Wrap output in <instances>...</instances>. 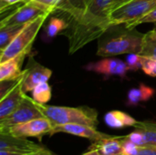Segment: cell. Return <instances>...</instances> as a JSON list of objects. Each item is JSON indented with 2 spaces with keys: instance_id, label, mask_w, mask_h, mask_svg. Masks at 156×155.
Wrapping results in <instances>:
<instances>
[{
  "instance_id": "obj_32",
  "label": "cell",
  "mask_w": 156,
  "mask_h": 155,
  "mask_svg": "<svg viewBox=\"0 0 156 155\" xmlns=\"http://www.w3.org/2000/svg\"><path fill=\"white\" fill-rule=\"evenodd\" d=\"M129 1H131V0H114L113 4H112V11L115 10L116 8L120 7L121 5H124L125 3H127Z\"/></svg>"
},
{
  "instance_id": "obj_21",
  "label": "cell",
  "mask_w": 156,
  "mask_h": 155,
  "mask_svg": "<svg viewBox=\"0 0 156 155\" xmlns=\"http://www.w3.org/2000/svg\"><path fill=\"white\" fill-rule=\"evenodd\" d=\"M51 96H52L51 87L49 86L48 81L39 83L32 90L33 100L39 104H47L50 100Z\"/></svg>"
},
{
  "instance_id": "obj_28",
  "label": "cell",
  "mask_w": 156,
  "mask_h": 155,
  "mask_svg": "<svg viewBox=\"0 0 156 155\" xmlns=\"http://www.w3.org/2000/svg\"><path fill=\"white\" fill-rule=\"evenodd\" d=\"M32 1H35V2L39 3V4H42V5H44L53 9L54 11H57L58 6L62 2V0H32Z\"/></svg>"
},
{
  "instance_id": "obj_1",
  "label": "cell",
  "mask_w": 156,
  "mask_h": 155,
  "mask_svg": "<svg viewBox=\"0 0 156 155\" xmlns=\"http://www.w3.org/2000/svg\"><path fill=\"white\" fill-rule=\"evenodd\" d=\"M114 0H91L84 14L69 21L63 33L69 39V54H74L84 46L99 39L110 27V16Z\"/></svg>"
},
{
  "instance_id": "obj_12",
  "label": "cell",
  "mask_w": 156,
  "mask_h": 155,
  "mask_svg": "<svg viewBox=\"0 0 156 155\" xmlns=\"http://www.w3.org/2000/svg\"><path fill=\"white\" fill-rule=\"evenodd\" d=\"M42 147L43 146L28 141L27 138L16 137L6 132H0V150L31 153L41 149Z\"/></svg>"
},
{
  "instance_id": "obj_11",
  "label": "cell",
  "mask_w": 156,
  "mask_h": 155,
  "mask_svg": "<svg viewBox=\"0 0 156 155\" xmlns=\"http://www.w3.org/2000/svg\"><path fill=\"white\" fill-rule=\"evenodd\" d=\"M85 69L99 74L107 76H119L121 78H125L127 71L129 70L126 62L111 57L101 59L97 62L90 63L85 67Z\"/></svg>"
},
{
  "instance_id": "obj_29",
  "label": "cell",
  "mask_w": 156,
  "mask_h": 155,
  "mask_svg": "<svg viewBox=\"0 0 156 155\" xmlns=\"http://www.w3.org/2000/svg\"><path fill=\"white\" fill-rule=\"evenodd\" d=\"M135 155H156V146H139Z\"/></svg>"
},
{
  "instance_id": "obj_20",
  "label": "cell",
  "mask_w": 156,
  "mask_h": 155,
  "mask_svg": "<svg viewBox=\"0 0 156 155\" xmlns=\"http://www.w3.org/2000/svg\"><path fill=\"white\" fill-rule=\"evenodd\" d=\"M69 27V23L66 19L58 16L50 18L45 27V35L47 38H53L58 34H63Z\"/></svg>"
},
{
  "instance_id": "obj_26",
  "label": "cell",
  "mask_w": 156,
  "mask_h": 155,
  "mask_svg": "<svg viewBox=\"0 0 156 155\" xmlns=\"http://www.w3.org/2000/svg\"><path fill=\"white\" fill-rule=\"evenodd\" d=\"M125 137L131 141L132 143H133L134 144L138 145V146H143L144 145V139H143V134L142 132L138 129H136L134 132L129 133L128 135H125Z\"/></svg>"
},
{
  "instance_id": "obj_4",
  "label": "cell",
  "mask_w": 156,
  "mask_h": 155,
  "mask_svg": "<svg viewBox=\"0 0 156 155\" xmlns=\"http://www.w3.org/2000/svg\"><path fill=\"white\" fill-rule=\"evenodd\" d=\"M48 16H41L35 20L27 23L15 39L3 50L0 54V63L5 62L22 53L29 54L32 44L37 37V35L44 25Z\"/></svg>"
},
{
  "instance_id": "obj_8",
  "label": "cell",
  "mask_w": 156,
  "mask_h": 155,
  "mask_svg": "<svg viewBox=\"0 0 156 155\" xmlns=\"http://www.w3.org/2000/svg\"><path fill=\"white\" fill-rule=\"evenodd\" d=\"M52 129L53 124L51 123V122L46 117H41L24 123L11 126L6 130L0 131V132H6L13 136L20 138L34 137L37 138L38 141L41 142L42 137L44 135H49Z\"/></svg>"
},
{
  "instance_id": "obj_14",
  "label": "cell",
  "mask_w": 156,
  "mask_h": 155,
  "mask_svg": "<svg viewBox=\"0 0 156 155\" xmlns=\"http://www.w3.org/2000/svg\"><path fill=\"white\" fill-rule=\"evenodd\" d=\"M27 56V54L22 53L0 63V81L16 80L21 78L24 73V70L21 69V66Z\"/></svg>"
},
{
  "instance_id": "obj_24",
  "label": "cell",
  "mask_w": 156,
  "mask_h": 155,
  "mask_svg": "<svg viewBox=\"0 0 156 155\" xmlns=\"http://www.w3.org/2000/svg\"><path fill=\"white\" fill-rule=\"evenodd\" d=\"M125 62L127 64L129 70L137 71L139 69L142 68V55L132 53V54L128 55Z\"/></svg>"
},
{
  "instance_id": "obj_35",
  "label": "cell",
  "mask_w": 156,
  "mask_h": 155,
  "mask_svg": "<svg viewBox=\"0 0 156 155\" xmlns=\"http://www.w3.org/2000/svg\"><path fill=\"white\" fill-rule=\"evenodd\" d=\"M47 155H57V154H56V153H52L51 151H49V152H48V153Z\"/></svg>"
},
{
  "instance_id": "obj_33",
  "label": "cell",
  "mask_w": 156,
  "mask_h": 155,
  "mask_svg": "<svg viewBox=\"0 0 156 155\" xmlns=\"http://www.w3.org/2000/svg\"><path fill=\"white\" fill-rule=\"evenodd\" d=\"M82 155H101L100 153V152L97 150V149H95V148H90V150L87 152V153H83Z\"/></svg>"
},
{
  "instance_id": "obj_9",
  "label": "cell",
  "mask_w": 156,
  "mask_h": 155,
  "mask_svg": "<svg viewBox=\"0 0 156 155\" xmlns=\"http://www.w3.org/2000/svg\"><path fill=\"white\" fill-rule=\"evenodd\" d=\"M52 75L51 69L36 62L33 58L27 64V68L24 69L22 78V90L25 93L32 91L34 88L41 82L48 81Z\"/></svg>"
},
{
  "instance_id": "obj_6",
  "label": "cell",
  "mask_w": 156,
  "mask_h": 155,
  "mask_svg": "<svg viewBox=\"0 0 156 155\" xmlns=\"http://www.w3.org/2000/svg\"><path fill=\"white\" fill-rule=\"evenodd\" d=\"M53 12H55L53 9L42 4L27 0L11 14L2 17L0 21V27L9 25L27 24L41 16H49Z\"/></svg>"
},
{
  "instance_id": "obj_30",
  "label": "cell",
  "mask_w": 156,
  "mask_h": 155,
  "mask_svg": "<svg viewBox=\"0 0 156 155\" xmlns=\"http://www.w3.org/2000/svg\"><path fill=\"white\" fill-rule=\"evenodd\" d=\"M135 129H147L151 131L156 132V122H138L137 124L134 126Z\"/></svg>"
},
{
  "instance_id": "obj_18",
  "label": "cell",
  "mask_w": 156,
  "mask_h": 155,
  "mask_svg": "<svg viewBox=\"0 0 156 155\" xmlns=\"http://www.w3.org/2000/svg\"><path fill=\"white\" fill-rule=\"evenodd\" d=\"M154 95V90L144 84H140L138 88L130 90L127 97V105L136 106L141 102L147 101Z\"/></svg>"
},
{
  "instance_id": "obj_23",
  "label": "cell",
  "mask_w": 156,
  "mask_h": 155,
  "mask_svg": "<svg viewBox=\"0 0 156 155\" xmlns=\"http://www.w3.org/2000/svg\"><path fill=\"white\" fill-rule=\"evenodd\" d=\"M140 55L151 57V58L156 59V41L154 39L151 38L147 35V33L145 34L143 49H142V52Z\"/></svg>"
},
{
  "instance_id": "obj_13",
  "label": "cell",
  "mask_w": 156,
  "mask_h": 155,
  "mask_svg": "<svg viewBox=\"0 0 156 155\" xmlns=\"http://www.w3.org/2000/svg\"><path fill=\"white\" fill-rule=\"evenodd\" d=\"M22 78L14 88L0 99V121L9 116L21 103L25 92L22 90Z\"/></svg>"
},
{
  "instance_id": "obj_22",
  "label": "cell",
  "mask_w": 156,
  "mask_h": 155,
  "mask_svg": "<svg viewBox=\"0 0 156 155\" xmlns=\"http://www.w3.org/2000/svg\"><path fill=\"white\" fill-rule=\"evenodd\" d=\"M142 70L148 76L156 78V59L142 55Z\"/></svg>"
},
{
  "instance_id": "obj_16",
  "label": "cell",
  "mask_w": 156,
  "mask_h": 155,
  "mask_svg": "<svg viewBox=\"0 0 156 155\" xmlns=\"http://www.w3.org/2000/svg\"><path fill=\"white\" fill-rule=\"evenodd\" d=\"M90 1L91 0H62L57 11H61L65 14L66 20L69 22L82 16Z\"/></svg>"
},
{
  "instance_id": "obj_10",
  "label": "cell",
  "mask_w": 156,
  "mask_h": 155,
  "mask_svg": "<svg viewBox=\"0 0 156 155\" xmlns=\"http://www.w3.org/2000/svg\"><path fill=\"white\" fill-rule=\"evenodd\" d=\"M58 132H64L68 134H72L78 137L88 139L91 142H97L101 139L107 138L111 135L101 132L97 130V128L90 127L84 124H77V123H69V124H61L56 125L53 127L49 136H52Z\"/></svg>"
},
{
  "instance_id": "obj_15",
  "label": "cell",
  "mask_w": 156,
  "mask_h": 155,
  "mask_svg": "<svg viewBox=\"0 0 156 155\" xmlns=\"http://www.w3.org/2000/svg\"><path fill=\"white\" fill-rule=\"evenodd\" d=\"M123 136H109L97 142H93L91 148L97 149L101 155H122Z\"/></svg>"
},
{
  "instance_id": "obj_17",
  "label": "cell",
  "mask_w": 156,
  "mask_h": 155,
  "mask_svg": "<svg viewBox=\"0 0 156 155\" xmlns=\"http://www.w3.org/2000/svg\"><path fill=\"white\" fill-rule=\"evenodd\" d=\"M104 122L112 129L134 127L138 122L133 117L122 111H112L107 112L104 116Z\"/></svg>"
},
{
  "instance_id": "obj_25",
  "label": "cell",
  "mask_w": 156,
  "mask_h": 155,
  "mask_svg": "<svg viewBox=\"0 0 156 155\" xmlns=\"http://www.w3.org/2000/svg\"><path fill=\"white\" fill-rule=\"evenodd\" d=\"M143 134L144 145L143 146H156V132L139 128Z\"/></svg>"
},
{
  "instance_id": "obj_3",
  "label": "cell",
  "mask_w": 156,
  "mask_h": 155,
  "mask_svg": "<svg viewBox=\"0 0 156 155\" xmlns=\"http://www.w3.org/2000/svg\"><path fill=\"white\" fill-rule=\"evenodd\" d=\"M37 106L43 116L51 122L53 127L61 124L77 123L97 128L99 124L97 111L87 106L64 107L49 106L39 103H37Z\"/></svg>"
},
{
  "instance_id": "obj_2",
  "label": "cell",
  "mask_w": 156,
  "mask_h": 155,
  "mask_svg": "<svg viewBox=\"0 0 156 155\" xmlns=\"http://www.w3.org/2000/svg\"><path fill=\"white\" fill-rule=\"evenodd\" d=\"M120 25L112 26L98 41L97 56L113 57L122 54H141L145 34L134 28L119 27Z\"/></svg>"
},
{
  "instance_id": "obj_7",
  "label": "cell",
  "mask_w": 156,
  "mask_h": 155,
  "mask_svg": "<svg viewBox=\"0 0 156 155\" xmlns=\"http://www.w3.org/2000/svg\"><path fill=\"white\" fill-rule=\"evenodd\" d=\"M41 117L44 116L39 110L37 103L33 100V98H29V96L25 93L19 106L9 116L0 121V131H4L11 126Z\"/></svg>"
},
{
  "instance_id": "obj_5",
  "label": "cell",
  "mask_w": 156,
  "mask_h": 155,
  "mask_svg": "<svg viewBox=\"0 0 156 155\" xmlns=\"http://www.w3.org/2000/svg\"><path fill=\"white\" fill-rule=\"evenodd\" d=\"M156 7V0H131L115 10L110 16L111 26L125 25L131 28L138 20L143 18Z\"/></svg>"
},
{
  "instance_id": "obj_27",
  "label": "cell",
  "mask_w": 156,
  "mask_h": 155,
  "mask_svg": "<svg viewBox=\"0 0 156 155\" xmlns=\"http://www.w3.org/2000/svg\"><path fill=\"white\" fill-rule=\"evenodd\" d=\"M146 23H156V7L153 9L150 13H148L146 16H144L143 18L138 20L136 23H134L131 28H134L135 26L142 25V24H146Z\"/></svg>"
},
{
  "instance_id": "obj_19",
  "label": "cell",
  "mask_w": 156,
  "mask_h": 155,
  "mask_svg": "<svg viewBox=\"0 0 156 155\" xmlns=\"http://www.w3.org/2000/svg\"><path fill=\"white\" fill-rule=\"evenodd\" d=\"M26 25L27 24H17L0 27V52L15 39Z\"/></svg>"
},
{
  "instance_id": "obj_34",
  "label": "cell",
  "mask_w": 156,
  "mask_h": 155,
  "mask_svg": "<svg viewBox=\"0 0 156 155\" xmlns=\"http://www.w3.org/2000/svg\"><path fill=\"white\" fill-rule=\"evenodd\" d=\"M147 35H148L151 38L154 39V40L156 41V25H155V26H154L151 31H149V32L147 33Z\"/></svg>"
},
{
  "instance_id": "obj_31",
  "label": "cell",
  "mask_w": 156,
  "mask_h": 155,
  "mask_svg": "<svg viewBox=\"0 0 156 155\" xmlns=\"http://www.w3.org/2000/svg\"><path fill=\"white\" fill-rule=\"evenodd\" d=\"M27 0H1V5H0V10H3L8 6L16 5L21 2H27Z\"/></svg>"
}]
</instances>
